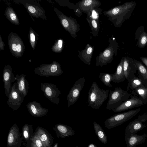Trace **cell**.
Segmentation results:
<instances>
[{
	"mask_svg": "<svg viewBox=\"0 0 147 147\" xmlns=\"http://www.w3.org/2000/svg\"><path fill=\"white\" fill-rule=\"evenodd\" d=\"M109 90L100 88L97 83L93 82L88 93V102L92 108L98 109L107 98Z\"/></svg>",
	"mask_w": 147,
	"mask_h": 147,
	"instance_id": "cell-1",
	"label": "cell"
},
{
	"mask_svg": "<svg viewBox=\"0 0 147 147\" xmlns=\"http://www.w3.org/2000/svg\"><path fill=\"white\" fill-rule=\"evenodd\" d=\"M141 110L140 108H138L111 116L105 121V127L110 129L120 125L136 115Z\"/></svg>",
	"mask_w": 147,
	"mask_h": 147,
	"instance_id": "cell-2",
	"label": "cell"
},
{
	"mask_svg": "<svg viewBox=\"0 0 147 147\" xmlns=\"http://www.w3.org/2000/svg\"><path fill=\"white\" fill-rule=\"evenodd\" d=\"M106 109L113 110L118 107L129 98L131 94L120 87H116L113 90H110Z\"/></svg>",
	"mask_w": 147,
	"mask_h": 147,
	"instance_id": "cell-3",
	"label": "cell"
},
{
	"mask_svg": "<svg viewBox=\"0 0 147 147\" xmlns=\"http://www.w3.org/2000/svg\"><path fill=\"white\" fill-rule=\"evenodd\" d=\"M40 89L44 96L52 103L55 105L59 104V96L61 92L56 85L52 83H42Z\"/></svg>",
	"mask_w": 147,
	"mask_h": 147,
	"instance_id": "cell-4",
	"label": "cell"
},
{
	"mask_svg": "<svg viewBox=\"0 0 147 147\" xmlns=\"http://www.w3.org/2000/svg\"><path fill=\"white\" fill-rule=\"evenodd\" d=\"M25 96L17 88L16 82L12 84V89L7 102L9 107L14 111L18 110L23 102Z\"/></svg>",
	"mask_w": 147,
	"mask_h": 147,
	"instance_id": "cell-5",
	"label": "cell"
},
{
	"mask_svg": "<svg viewBox=\"0 0 147 147\" xmlns=\"http://www.w3.org/2000/svg\"><path fill=\"white\" fill-rule=\"evenodd\" d=\"M34 72L39 76L48 77L59 76L63 72L59 64L55 63L50 65H42L34 69Z\"/></svg>",
	"mask_w": 147,
	"mask_h": 147,
	"instance_id": "cell-6",
	"label": "cell"
},
{
	"mask_svg": "<svg viewBox=\"0 0 147 147\" xmlns=\"http://www.w3.org/2000/svg\"><path fill=\"white\" fill-rule=\"evenodd\" d=\"M85 82L84 77L78 78L71 88L67 97L68 108L76 103L78 100Z\"/></svg>",
	"mask_w": 147,
	"mask_h": 147,
	"instance_id": "cell-7",
	"label": "cell"
},
{
	"mask_svg": "<svg viewBox=\"0 0 147 147\" xmlns=\"http://www.w3.org/2000/svg\"><path fill=\"white\" fill-rule=\"evenodd\" d=\"M19 128L17 124L15 123L11 127L7 137V147H20L22 138Z\"/></svg>",
	"mask_w": 147,
	"mask_h": 147,
	"instance_id": "cell-8",
	"label": "cell"
},
{
	"mask_svg": "<svg viewBox=\"0 0 147 147\" xmlns=\"http://www.w3.org/2000/svg\"><path fill=\"white\" fill-rule=\"evenodd\" d=\"M147 120V114L146 112L140 115L134 121L130 122L126 127L125 133H136L142 130L146 125L143 123Z\"/></svg>",
	"mask_w": 147,
	"mask_h": 147,
	"instance_id": "cell-9",
	"label": "cell"
},
{
	"mask_svg": "<svg viewBox=\"0 0 147 147\" xmlns=\"http://www.w3.org/2000/svg\"><path fill=\"white\" fill-rule=\"evenodd\" d=\"M3 80L5 93L8 97L12 87V83L16 81L12 68L9 66H5L3 71Z\"/></svg>",
	"mask_w": 147,
	"mask_h": 147,
	"instance_id": "cell-10",
	"label": "cell"
},
{
	"mask_svg": "<svg viewBox=\"0 0 147 147\" xmlns=\"http://www.w3.org/2000/svg\"><path fill=\"white\" fill-rule=\"evenodd\" d=\"M143 105L144 104L143 102L138 97L133 95L119 106L113 109L112 111L115 113H119Z\"/></svg>",
	"mask_w": 147,
	"mask_h": 147,
	"instance_id": "cell-11",
	"label": "cell"
},
{
	"mask_svg": "<svg viewBox=\"0 0 147 147\" xmlns=\"http://www.w3.org/2000/svg\"><path fill=\"white\" fill-rule=\"evenodd\" d=\"M123 67L125 79L128 80L135 76L137 68L135 60L128 57H123Z\"/></svg>",
	"mask_w": 147,
	"mask_h": 147,
	"instance_id": "cell-12",
	"label": "cell"
},
{
	"mask_svg": "<svg viewBox=\"0 0 147 147\" xmlns=\"http://www.w3.org/2000/svg\"><path fill=\"white\" fill-rule=\"evenodd\" d=\"M147 136L146 133L139 135L135 133H125V140L127 147H136L137 145L143 143Z\"/></svg>",
	"mask_w": 147,
	"mask_h": 147,
	"instance_id": "cell-13",
	"label": "cell"
},
{
	"mask_svg": "<svg viewBox=\"0 0 147 147\" xmlns=\"http://www.w3.org/2000/svg\"><path fill=\"white\" fill-rule=\"evenodd\" d=\"M28 110L31 115L40 117L45 116L48 110L43 107L40 103L36 101L29 102L26 105Z\"/></svg>",
	"mask_w": 147,
	"mask_h": 147,
	"instance_id": "cell-14",
	"label": "cell"
},
{
	"mask_svg": "<svg viewBox=\"0 0 147 147\" xmlns=\"http://www.w3.org/2000/svg\"><path fill=\"white\" fill-rule=\"evenodd\" d=\"M34 134L40 140L43 147H51L53 143V138L46 130L38 127L36 128Z\"/></svg>",
	"mask_w": 147,
	"mask_h": 147,
	"instance_id": "cell-15",
	"label": "cell"
},
{
	"mask_svg": "<svg viewBox=\"0 0 147 147\" xmlns=\"http://www.w3.org/2000/svg\"><path fill=\"white\" fill-rule=\"evenodd\" d=\"M53 129L59 138H65L72 136L75 134L74 131L71 127L63 124H57L53 128Z\"/></svg>",
	"mask_w": 147,
	"mask_h": 147,
	"instance_id": "cell-16",
	"label": "cell"
},
{
	"mask_svg": "<svg viewBox=\"0 0 147 147\" xmlns=\"http://www.w3.org/2000/svg\"><path fill=\"white\" fill-rule=\"evenodd\" d=\"M26 75L24 74L20 75H16V79L19 91L25 97L27 95L28 90L30 88L28 82L26 79Z\"/></svg>",
	"mask_w": 147,
	"mask_h": 147,
	"instance_id": "cell-17",
	"label": "cell"
},
{
	"mask_svg": "<svg viewBox=\"0 0 147 147\" xmlns=\"http://www.w3.org/2000/svg\"><path fill=\"white\" fill-rule=\"evenodd\" d=\"M123 58L118 65L116 70L112 77V81L115 83H120L123 82L125 80L123 67Z\"/></svg>",
	"mask_w": 147,
	"mask_h": 147,
	"instance_id": "cell-18",
	"label": "cell"
},
{
	"mask_svg": "<svg viewBox=\"0 0 147 147\" xmlns=\"http://www.w3.org/2000/svg\"><path fill=\"white\" fill-rule=\"evenodd\" d=\"M131 94L138 97L144 105L147 103V84H145L132 90Z\"/></svg>",
	"mask_w": 147,
	"mask_h": 147,
	"instance_id": "cell-19",
	"label": "cell"
},
{
	"mask_svg": "<svg viewBox=\"0 0 147 147\" xmlns=\"http://www.w3.org/2000/svg\"><path fill=\"white\" fill-rule=\"evenodd\" d=\"M93 125L95 134L100 141L103 144H107V136L101 127L95 121L93 122Z\"/></svg>",
	"mask_w": 147,
	"mask_h": 147,
	"instance_id": "cell-20",
	"label": "cell"
},
{
	"mask_svg": "<svg viewBox=\"0 0 147 147\" xmlns=\"http://www.w3.org/2000/svg\"><path fill=\"white\" fill-rule=\"evenodd\" d=\"M137 67L138 77L145 84H147V68L141 62L135 60Z\"/></svg>",
	"mask_w": 147,
	"mask_h": 147,
	"instance_id": "cell-21",
	"label": "cell"
},
{
	"mask_svg": "<svg viewBox=\"0 0 147 147\" xmlns=\"http://www.w3.org/2000/svg\"><path fill=\"white\" fill-rule=\"evenodd\" d=\"M128 81V83L127 88V92L130 91H131L136 88L141 87L145 84L140 78L136 76Z\"/></svg>",
	"mask_w": 147,
	"mask_h": 147,
	"instance_id": "cell-22",
	"label": "cell"
},
{
	"mask_svg": "<svg viewBox=\"0 0 147 147\" xmlns=\"http://www.w3.org/2000/svg\"><path fill=\"white\" fill-rule=\"evenodd\" d=\"M32 125L26 124L23 127L22 131V137L24 139L27 141L30 139L32 136Z\"/></svg>",
	"mask_w": 147,
	"mask_h": 147,
	"instance_id": "cell-23",
	"label": "cell"
},
{
	"mask_svg": "<svg viewBox=\"0 0 147 147\" xmlns=\"http://www.w3.org/2000/svg\"><path fill=\"white\" fill-rule=\"evenodd\" d=\"M113 74L105 73H100L99 76V78L102 82L106 86L111 87L112 85L111 83L112 81Z\"/></svg>",
	"mask_w": 147,
	"mask_h": 147,
	"instance_id": "cell-24",
	"label": "cell"
},
{
	"mask_svg": "<svg viewBox=\"0 0 147 147\" xmlns=\"http://www.w3.org/2000/svg\"><path fill=\"white\" fill-rule=\"evenodd\" d=\"M30 140L32 141L31 145L35 146L37 147H43L42 142L34 134Z\"/></svg>",
	"mask_w": 147,
	"mask_h": 147,
	"instance_id": "cell-25",
	"label": "cell"
},
{
	"mask_svg": "<svg viewBox=\"0 0 147 147\" xmlns=\"http://www.w3.org/2000/svg\"><path fill=\"white\" fill-rule=\"evenodd\" d=\"M147 43V34L144 32L140 36L139 40L138 43L141 47H144Z\"/></svg>",
	"mask_w": 147,
	"mask_h": 147,
	"instance_id": "cell-26",
	"label": "cell"
},
{
	"mask_svg": "<svg viewBox=\"0 0 147 147\" xmlns=\"http://www.w3.org/2000/svg\"><path fill=\"white\" fill-rule=\"evenodd\" d=\"M93 2V1L91 0H86L84 1L83 4L85 6H88L92 4Z\"/></svg>",
	"mask_w": 147,
	"mask_h": 147,
	"instance_id": "cell-27",
	"label": "cell"
},
{
	"mask_svg": "<svg viewBox=\"0 0 147 147\" xmlns=\"http://www.w3.org/2000/svg\"><path fill=\"white\" fill-rule=\"evenodd\" d=\"M62 24L65 28H67L69 26L68 21L65 19H63L62 21Z\"/></svg>",
	"mask_w": 147,
	"mask_h": 147,
	"instance_id": "cell-28",
	"label": "cell"
},
{
	"mask_svg": "<svg viewBox=\"0 0 147 147\" xmlns=\"http://www.w3.org/2000/svg\"><path fill=\"white\" fill-rule=\"evenodd\" d=\"M140 58L143 63L147 67V58L146 57H141Z\"/></svg>",
	"mask_w": 147,
	"mask_h": 147,
	"instance_id": "cell-29",
	"label": "cell"
},
{
	"mask_svg": "<svg viewBox=\"0 0 147 147\" xmlns=\"http://www.w3.org/2000/svg\"><path fill=\"white\" fill-rule=\"evenodd\" d=\"M28 9L29 11L32 13H34L36 11V9L34 8L31 6L28 7Z\"/></svg>",
	"mask_w": 147,
	"mask_h": 147,
	"instance_id": "cell-30",
	"label": "cell"
},
{
	"mask_svg": "<svg viewBox=\"0 0 147 147\" xmlns=\"http://www.w3.org/2000/svg\"><path fill=\"white\" fill-rule=\"evenodd\" d=\"M92 48L91 47H88L87 50V51H86V53H87V54L91 58V57L90 56H89V55H90V54L92 53Z\"/></svg>",
	"mask_w": 147,
	"mask_h": 147,
	"instance_id": "cell-31",
	"label": "cell"
},
{
	"mask_svg": "<svg viewBox=\"0 0 147 147\" xmlns=\"http://www.w3.org/2000/svg\"><path fill=\"white\" fill-rule=\"evenodd\" d=\"M92 15L94 18L96 19L97 18V14L94 10L92 11Z\"/></svg>",
	"mask_w": 147,
	"mask_h": 147,
	"instance_id": "cell-32",
	"label": "cell"
},
{
	"mask_svg": "<svg viewBox=\"0 0 147 147\" xmlns=\"http://www.w3.org/2000/svg\"><path fill=\"white\" fill-rule=\"evenodd\" d=\"M92 24L93 27L94 28H96L97 27V24L96 22L94 20H92Z\"/></svg>",
	"mask_w": 147,
	"mask_h": 147,
	"instance_id": "cell-33",
	"label": "cell"
},
{
	"mask_svg": "<svg viewBox=\"0 0 147 147\" xmlns=\"http://www.w3.org/2000/svg\"><path fill=\"white\" fill-rule=\"evenodd\" d=\"M11 46L12 49L13 51H17V46L16 44H13Z\"/></svg>",
	"mask_w": 147,
	"mask_h": 147,
	"instance_id": "cell-34",
	"label": "cell"
},
{
	"mask_svg": "<svg viewBox=\"0 0 147 147\" xmlns=\"http://www.w3.org/2000/svg\"><path fill=\"white\" fill-rule=\"evenodd\" d=\"M11 19L13 20H14L16 18V16L14 13H11L10 15Z\"/></svg>",
	"mask_w": 147,
	"mask_h": 147,
	"instance_id": "cell-35",
	"label": "cell"
},
{
	"mask_svg": "<svg viewBox=\"0 0 147 147\" xmlns=\"http://www.w3.org/2000/svg\"><path fill=\"white\" fill-rule=\"evenodd\" d=\"M30 37L31 40L33 41L34 42L35 40V37L33 33H31L30 35Z\"/></svg>",
	"mask_w": 147,
	"mask_h": 147,
	"instance_id": "cell-36",
	"label": "cell"
},
{
	"mask_svg": "<svg viewBox=\"0 0 147 147\" xmlns=\"http://www.w3.org/2000/svg\"><path fill=\"white\" fill-rule=\"evenodd\" d=\"M21 49V47L20 44H18L17 45V51L18 52H20Z\"/></svg>",
	"mask_w": 147,
	"mask_h": 147,
	"instance_id": "cell-37",
	"label": "cell"
},
{
	"mask_svg": "<svg viewBox=\"0 0 147 147\" xmlns=\"http://www.w3.org/2000/svg\"><path fill=\"white\" fill-rule=\"evenodd\" d=\"M62 41L61 40H60L58 41V46L60 48L62 47Z\"/></svg>",
	"mask_w": 147,
	"mask_h": 147,
	"instance_id": "cell-38",
	"label": "cell"
},
{
	"mask_svg": "<svg viewBox=\"0 0 147 147\" xmlns=\"http://www.w3.org/2000/svg\"><path fill=\"white\" fill-rule=\"evenodd\" d=\"M87 147H97L93 144H90L88 145Z\"/></svg>",
	"mask_w": 147,
	"mask_h": 147,
	"instance_id": "cell-39",
	"label": "cell"
},
{
	"mask_svg": "<svg viewBox=\"0 0 147 147\" xmlns=\"http://www.w3.org/2000/svg\"><path fill=\"white\" fill-rule=\"evenodd\" d=\"M53 147H58V143H56L55 144Z\"/></svg>",
	"mask_w": 147,
	"mask_h": 147,
	"instance_id": "cell-40",
	"label": "cell"
},
{
	"mask_svg": "<svg viewBox=\"0 0 147 147\" xmlns=\"http://www.w3.org/2000/svg\"><path fill=\"white\" fill-rule=\"evenodd\" d=\"M31 147H36V146H35L31 145Z\"/></svg>",
	"mask_w": 147,
	"mask_h": 147,
	"instance_id": "cell-41",
	"label": "cell"
},
{
	"mask_svg": "<svg viewBox=\"0 0 147 147\" xmlns=\"http://www.w3.org/2000/svg\"><path fill=\"white\" fill-rule=\"evenodd\" d=\"M75 147H78V146H76Z\"/></svg>",
	"mask_w": 147,
	"mask_h": 147,
	"instance_id": "cell-42",
	"label": "cell"
},
{
	"mask_svg": "<svg viewBox=\"0 0 147 147\" xmlns=\"http://www.w3.org/2000/svg\"><path fill=\"white\" fill-rule=\"evenodd\" d=\"M146 112H147V111Z\"/></svg>",
	"mask_w": 147,
	"mask_h": 147,
	"instance_id": "cell-43",
	"label": "cell"
}]
</instances>
